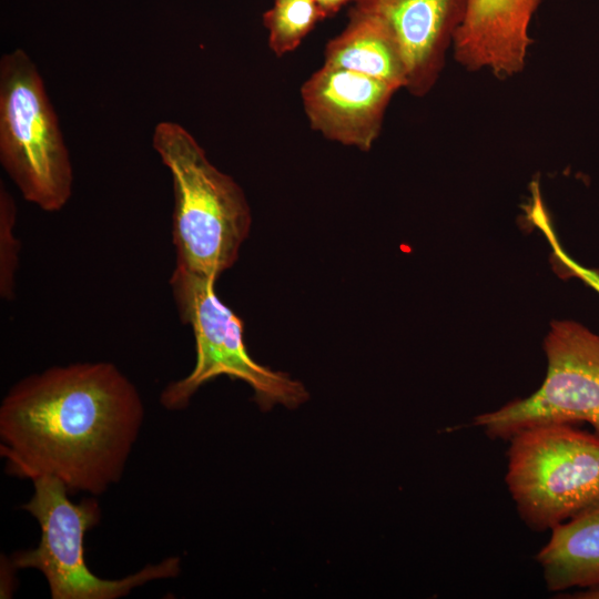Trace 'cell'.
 Masks as SVG:
<instances>
[{"label": "cell", "mask_w": 599, "mask_h": 599, "mask_svg": "<svg viewBox=\"0 0 599 599\" xmlns=\"http://www.w3.org/2000/svg\"><path fill=\"white\" fill-rule=\"evenodd\" d=\"M542 0H467L453 45L455 61L471 72L507 80L521 73L532 43L530 26Z\"/></svg>", "instance_id": "obj_10"}, {"label": "cell", "mask_w": 599, "mask_h": 599, "mask_svg": "<svg viewBox=\"0 0 599 599\" xmlns=\"http://www.w3.org/2000/svg\"><path fill=\"white\" fill-rule=\"evenodd\" d=\"M0 162L26 201L45 212L70 200L73 170L59 118L28 53L0 59Z\"/></svg>", "instance_id": "obj_3"}, {"label": "cell", "mask_w": 599, "mask_h": 599, "mask_svg": "<svg viewBox=\"0 0 599 599\" xmlns=\"http://www.w3.org/2000/svg\"><path fill=\"white\" fill-rule=\"evenodd\" d=\"M467 0H357L394 33L405 57L406 89L425 97L437 83L460 26Z\"/></svg>", "instance_id": "obj_9"}, {"label": "cell", "mask_w": 599, "mask_h": 599, "mask_svg": "<svg viewBox=\"0 0 599 599\" xmlns=\"http://www.w3.org/2000/svg\"><path fill=\"white\" fill-rule=\"evenodd\" d=\"M316 4L319 7L324 16L332 17L336 14L342 7L349 2H356L357 0H314Z\"/></svg>", "instance_id": "obj_16"}, {"label": "cell", "mask_w": 599, "mask_h": 599, "mask_svg": "<svg viewBox=\"0 0 599 599\" xmlns=\"http://www.w3.org/2000/svg\"><path fill=\"white\" fill-rule=\"evenodd\" d=\"M34 493L22 509L39 522L41 538L35 548L16 551V569H35L45 578L52 599H116L149 581L173 578L180 559L166 558L121 579H103L85 562L84 536L99 524L101 509L94 498L70 500L67 487L44 476L32 481Z\"/></svg>", "instance_id": "obj_6"}, {"label": "cell", "mask_w": 599, "mask_h": 599, "mask_svg": "<svg viewBox=\"0 0 599 599\" xmlns=\"http://www.w3.org/2000/svg\"><path fill=\"white\" fill-rule=\"evenodd\" d=\"M550 531L536 555L547 588L559 592L599 587V498Z\"/></svg>", "instance_id": "obj_11"}, {"label": "cell", "mask_w": 599, "mask_h": 599, "mask_svg": "<svg viewBox=\"0 0 599 599\" xmlns=\"http://www.w3.org/2000/svg\"><path fill=\"white\" fill-rule=\"evenodd\" d=\"M527 220L537 227L548 241L550 262L555 272L561 277H577L599 294V271L585 267L575 261L560 244L541 195H534L525 206Z\"/></svg>", "instance_id": "obj_14"}, {"label": "cell", "mask_w": 599, "mask_h": 599, "mask_svg": "<svg viewBox=\"0 0 599 599\" xmlns=\"http://www.w3.org/2000/svg\"><path fill=\"white\" fill-rule=\"evenodd\" d=\"M326 19L314 0H274L263 14L268 47L276 57L294 51L303 39Z\"/></svg>", "instance_id": "obj_13"}, {"label": "cell", "mask_w": 599, "mask_h": 599, "mask_svg": "<svg viewBox=\"0 0 599 599\" xmlns=\"http://www.w3.org/2000/svg\"><path fill=\"white\" fill-rule=\"evenodd\" d=\"M17 204L0 183V295L10 301L14 295L16 273L19 265L20 244L14 234Z\"/></svg>", "instance_id": "obj_15"}, {"label": "cell", "mask_w": 599, "mask_h": 599, "mask_svg": "<svg viewBox=\"0 0 599 599\" xmlns=\"http://www.w3.org/2000/svg\"><path fill=\"white\" fill-rule=\"evenodd\" d=\"M398 90L355 71L323 64L302 85L311 128L325 139L368 152Z\"/></svg>", "instance_id": "obj_8"}, {"label": "cell", "mask_w": 599, "mask_h": 599, "mask_svg": "<svg viewBox=\"0 0 599 599\" xmlns=\"http://www.w3.org/2000/svg\"><path fill=\"white\" fill-rule=\"evenodd\" d=\"M564 597L573 599H599V587L586 590H577L572 595Z\"/></svg>", "instance_id": "obj_17"}, {"label": "cell", "mask_w": 599, "mask_h": 599, "mask_svg": "<svg viewBox=\"0 0 599 599\" xmlns=\"http://www.w3.org/2000/svg\"><path fill=\"white\" fill-rule=\"evenodd\" d=\"M547 372L526 398L474 418L493 439L541 424L586 423L599 435V335L572 321H554L544 343Z\"/></svg>", "instance_id": "obj_7"}, {"label": "cell", "mask_w": 599, "mask_h": 599, "mask_svg": "<svg viewBox=\"0 0 599 599\" xmlns=\"http://www.w3.org/2000/svg\"><path fill=\"white\" fill-rule=\"evenodd\" d=\"M324 64L363 73L397 90L407 85L405 57L394 33L378 17L355 6L343 31L326 43Z\"/></svg>", "instance_id": "obj_12"}, {"label": "cell", "mask_w": 599, "mask_h": 599, "mask_svg": "<svg viewBox=\"0 0 599 599\" xmlns=\"http://www.w3.org/2000/svg\"><path fill=\"white\" fill-rule=\"evenodd\" d=\"M215 282L176 266L171 274L173 300L181 321L194 334L196 358L189 375L162 390V406L169 410L184 409L202 385L221 375L245 382L262 409L276 404L295 408L306 402L308 393L301 382L251 357L243 321L217 296Z\"/></svg>", "instance_id": "obj_4"}, {"label": "cell", "mask_w": 599, "mask_h": 599, "mask_svg": "<svg viewBox=\"0 0 599 599\" xmlns=\"http://www.w3.org/2000/svg\"><path fill=\"white\" fill-rule=\"evenodd\" d=\"M152 145L172 177L175 266L217 280L235 264L251 230L245 193L183 125L159 122Z\"/></svg>", "instance_id": "obj_2"}, {"label": "cell", "mask_w": 599, "mask_h": 599, "mask_svg": "<svg viewBox=\"0 0 599 599\" xmlns=\"http://www.w3.org/2000/svg\"><path fill=\"white\" fill-rule=\"evenodd\" d=\"M505 481L525 524L550 530L599 498V435L541 424L509 439Z\"/></svg>", "instance_id": "obj_5"}, {"label": "cell", "mask_w": 599, "mask_h": 599, "mask_svg": "<svg viewBox=\"0 0 599 599\" xmlns=\"http://www.w3.org/2000/svg\"><path fill=\"white\" fill-rule=\"evenodd\" d=\"M143 419L138 388L114 364L52 366L3 397L0 455L12 476L98 496L121 479Z\"/></svg>", "instance_id": "obj_1"}]
</instances>
